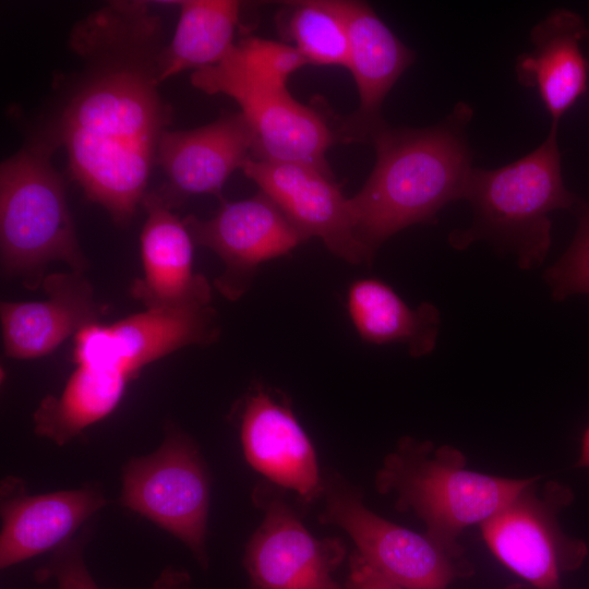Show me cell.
Instances as JSON below:
<instances>
[{"label":"cell","instance_id":"8fae6325","mask_svg":"<svg viewBox=\"0 0 589 589\" xmlns=\"http://www.w3.org/2000/svg\"><path fill=\"white\" fill-rule=\"evenodd\" d=\"M194 243L215 252L225 265L215 286L236 301L250 288L257 267L306 241L283 211L260 191L250 199L225 203L206 220L183 218Z\"/></svg>","mask_w":589,"mask_h":589},{"label":"cell","instance_id":"d6986e66","mask_svg":"<svg viewBox=\"0 0 589 589\" xmlns=\"http://www.w3.org/2000/svg\"><path fill=\"white\" fill-rule=\"evenodd\" d=\"M0 567L2 569L60 548L106 500L98 488L84 486L48 494L15 492L2 486Z\"/></svg>","mask_w":589,"mask_h":589},{"label":"cell","instance_id":"277c9868","mask_svg":"<svg viewBox=\"0 0 589 589\" xmlns=\"http://www.w3.org/2000/svg\"><path fill=\"white\" fill-rule=\"evenodd\" d=\"M464 454L450 445L402 437L375 478L376 490L395 495L399 512H411L434 540L461 548L460 533L515 498L532 480L502 478L467 469Z\"/></svg>","mask_w":589,"mask_h":589},{"label":"cell","instance_id":"7c38bea8","mask_svg":"<svg viewBox=\"0 0 589 589\" xmlns=\"http://www.w3.org/2000/svg\"><path fill=\"white\" fill-rule=\"evenodd\" d=\"M191 83L206 94H225L238 103L254 133L252 158L303 165L333 176L326 153L338 142L335 129L288 89L257 88L200 70L192 73Z\"/></svg>","mask_w":589,"mask_h":589},{"label":"cell","instance_id":"6da1fadb","mask_svg":"<svg viewBox=\"0 0 589 589\" xmlns=\"http://www.w3.org/2000/svg\"><path fill=\"white\" fill-rule=\"evenodd\" d=\"M156 84L135 70L108 71L82 88L62 116L73 178L118 224L128 223L142 203L164 132Z\"/></svg>","mask_w":589,"mask_h":589},{"label":"cell","instance_id":"f546056e","mask_svg":"<svg viewBox=\"0 0 589 589\" xmlns=\"http://www.w3.org/2000/svg\"><path fill=\"white\" fill-rule=\"evenodd\" d=\"M575 466L577 468H589V426L582 435L580 455Z\"/></svg>","mask_w":589,"mask_h":589},{"label":"cell","instance_id":"30bf717a","mask_svg":"<svg viewBox=\"0 0 589 589\" xmlns=\"http://www.w3.org/2000/svg\"><path fill=\"white\" fill-rule=\"evenodd\" d=\"M220 336L211 305L146 309L113 324L81 329L73 358L80 364L118 370L129 377L143 366L188 346H209Z\"/></svg>","mask_w":589,"mask_h":589},{"label":"cell","instance_id":"484cf974","mask_svg":"<svg viewBox=\"0 0 589 589\" xmlns=\"http://www.w3.org/2000/svg\"><path fill=\"white\" fill-rule=\"evenodd\" d=\"M574 212L578 218L575 237L564 254L543 274L556 301L589 294V205L580 200Z\"/></svg>","mask_w":589,"mask_h":589},{"label":"cell","instance_id":"e0dca14e","mask_svg":"<svg viewBox=\"0 0 589 589\" xmlns=\"http://www.w3.org/2000/svg\"><path fill=\"white\" fill-rule=\"evenodd\" d=\"M41 286L45 300L1 303L3 349L10 358L46 356L106 313L82 272L48 274Z\"/></svg>","mask_w":589,"mask_h":589},{"label":"cell","instance_id":"52a82bcc","mask_svg":"<svg viewBox=\"0 0 589 589\" xmlns=\"http://www.w3.org/2000/svg\"><path fill=\"white\" fill-rule=\"evenodd\" d=\"M569 486L533 480L481 525L490 551L534 589H562L564 574L578 569L588 555L581 539L568 536L560 515L574 501Z\"/></svg>","mask_w":589,"mask_h":589},{"label":"cell","instance_id":"ba28073f","mask_svg":"<svg viewBox=\"0 0 589 589\" xmlns=\"http://www.w3.org/2000/svg\"><path fill=\"white\" fill-rule=\"evenodd\" d=\"M120 500L182 541L201 566L207 567L209 479L187 435L171 431L154 453L130 460L123 470Z\"/></svg>","mask_w":589,"mask_h":589},{"label":"cell","instance_id":"83f0119b","mask_svg":"<svg viewBox=\"0 0 589 589\" xmlns=\"http://www.w3.org/2000/svg\"><path fill=\"white\" fill-rule=\"evenodd\" d=\"M345 589H401L371 566L358 551L349 558V576Z\"/></svg>","mask_w":589,"mask_h":589},{"label":"cell","instance_id":"4fadbf2b","mask_svg":"<svg viewBox=\"0 0 589 589\" xmlns=\"http://www.w3.org/2000/svg\"><path fill=\"white\" fill-rule=\"evenodd\" d=\"M242 171L306 240L320 238L334 255L350 264H372L356 236L349 197L334 176L303 165L254 158L244 163Z\"/></svg>","mask_w":589,"mask_h":589},{"label":"cell","instance_id":"cb8c5ba5","mask_svg":"<svg viewBox=\"0 0 589 589\" xmlns=\"http://www.w3.org/2000/svg\"><path fill=\"white\" fill-rule=\"evenodd\" d=\"M277 25L309 64L348 69L349 36L338 0L287 2Z\"/></svg>","mask_w":589,"mask_h":589},{"label":"cell","instance_id":"2e32d148","mask_svg":"<svg viewBox=\"0 0 589 589\" xmlns=\"http://www.w3.org/2000/svg\"><path fill=\"white\" fill-rule=\"evenodd\" d=\"M142 204L147 213L141 233L143 277L132 284V297L146 309L209 305L211 286L193 272L194 242L183 219L154 193H146Z\"/></svg>","mask_w":589,"mask_h":589},{"label":"cell","instance_id":"ac0fdd59","mask_svg":"<svg viewBox=\"0 0 589 589\" xmlns=\"http://www.w3.org/2000/svg\"><path fill=\"white\" fill-rule=\"evenodd\" d=\"M254 133L240 112L192 130L164 131L157 161L180 195H219L229 176L252 158Z\"/></svg>","mask_w":589,"mask_h":589},{"label":"cell","instance_id":"603a6c76","mask_svg":"<svg viewBox=\"0 0 589 589\" xmlns=\"http://www.w3.org/2000/svg\"><path fill=\"white\" fill-rule=\"evenodd\" d=\"M181 11L173 38L164 51L156 82L189 69L218 63L233 47L240 2L233 0H188Z\"/></svg>","mask_w":589,"mask_h":589},{"label":"cell","instance_id":"8992f818","mask_svg":"<svg viewBox=\"0 0 589 589\" xmlns=\"http://www.w3.org/2000/svg\"><path fill=\"white\" fill-rule=\"evenodd\" d=\"M324 479L322 524L344 529L360 555L401 589H447L472 567L462 548L447 546L388 521L368 509L362 494L338 474Z\"/></svg>","mask_w":589,"mask_h":589},{"label":"cell","instance_id":"ffe728a7","mask_svg":"<svg viewBox=\"0 0 589 589\" xmlns=\"http://www.w3.org/2000/svg\"><path fill=\"white\" fill-rule=\"evenodd\" d=\"M588 34L579 14L555 9L531 28L533 49L515 60L518 83L538 91L551 117V129L558 130L562 117L587 91L589 62L580 41Z\"/></svg>","mask_w":589,"mask_h":589},{"label":"cell","instance_id":"9a60e30c","mask_svg":"<svg viewBox=\"0 0 589 589\" xmlns=\"http://www.w3.org/2000/svg\"><path fill=\"white\" fill-rule=\"evenodd\" d=\"M349 36V67L359 93L358 109L340 119L335 132L341 142H370L386 125L385 97L413 63L414 52L362 1L338 0Z\"/></svg>","mask_w":589,"mask_h":589},{"label":"cell","instance_id":"3957f363","mask_svg":"<svg viewBox=\"0 0 589 589\" xmlns=\"http://www.w3.org/2000/svg\"><path fill=\"white\" fill-rule=\"evenodd\" d=\"M464 200L473 218L470 227L449 233L454 249L486 241L515 254L521 269L540 266L552 242L550 213L574 211L580 202L563 181L557 130L550 129L536 149L510 164L472 168Z\"/></svg>","mask_w":589,"mask_h":589},{"label":"cell","instance_id":"44dd1931","mask_svg":"<svg viewBox=\"0 0 589 589\" xmlns=\"http://www.w3.org/2000/svg\"><path fill=\"white\" fill-rule=\"evenodd\" d=\"M347 305L354 328L368 342L402 344L413 358L430 354L436 346L441 323L437 308L423 302L412 309L382 280L354 281Z\"/></svg>","mask_w":589,"mask_h":589},{"label":"cell","instance_id":"f1b7e54d","mask_svg":"<svg viewBox=\"0 0 589 589\" xmlns=\"http://www.w3.org/2000/svg\"><path fill=\"white\" fill-rule=\"evenodd\" d=\"M190 577L184 570L167 567L155 580L152 589H190Z\"/></svg>","mask_w":589,"mask_h":589},{"label":"cell","instance_id":"d4e9b609","mask_svg":"<svg viewBox=\"0 0 589 589\" xmlns=\"http://www.w3.org/2000/svg\"><path fill=\"white\" fill-rule=\"evenodd\" d=\"M292 45L249 36L235 44L218 63L202 70L208 75L265 89H287L288 77L308 65Z\"/></svg>","mask_w":589,"mask_h":589},{"label":"cell","instance_id":"5bb4252c","mask_svg":"<svg viewBox=\"0 0 589 589\" xmlns=\"http://www.w3.org/2000/svg\"><path fill=\"white\" fill-rule=\"evenodd\" d=\"M240 435L245 459L257 472L294 491L303 504L323 495L313 445L281 393L262 385L249 393Z\"/></svg>","mask_w":589,"mask_h":589},{"label":"cell","instance_id":"5b68a950","mask_svg":"<svg viewBox=\"0 0 589 589\" xmlns=\"http://www.w3.org/2000/svg\"><path fill=\"white\" fill-rule=\"evenodd\" d=\"M0 244L3 273L28 289L43 285L50 262L82 273L88 268L63 181L39 148L23 149L1 164Z\"/></svg>","mask_w":589,"mask_h":589},{"label":"cell","instance_id":"9c48e42d","mask_svg":"<svg viewBox=\"0 0 589 589\" xmlns=\"http://www.w3.org/2000/svg\"><path fill=\"white\" fill-rule=\"evenodd\" d=\"M259 485L262 524L248 542L243 565L251 589H341L333 579L346 549L340 539L312 536L275 489Z\"/></svg>","mask_w":589,"mask_h":589},{"label":"cell","instance_id":"4316f807","mask_svg":"<svg viewBox=\"0 0 589 589\" xmlns=\"http://www.w3.org/2000/svg\"><path fill=\"white\" fill-rule=\"evenodd\" d=\"M46 573L56 579L58 589H100L86 567L81 540L71 539L58 548Z\"/></svg>","mask_w":589,"mask_h":589},{"label":"cell","instance_id":"7a4b0ae2","mask_svg":"<svg viewBox=\"0 0 589 589\" xmlns=\"http://www.w3.org/2000/svg\"><path fill=\"white\" fill-rule=\"evenodd\" d=\"M472 116V107L459 101L434 125L386 124L371 137L376 161L349 204L356 236L372 259L395 233L436 224L444 206L465 199L473 168L466 133Z\"/></svg>","mask_w":589,"mask_h":589},{"label":"cell","instance_id":"7402d4cb","mask_svg":"<svg viewBox=\"0 0 589 589\" xmlns=\"http://www.w3.org/2000/svg\"><path fill=\"white\" fill-rule=\"evenodd\" d=\"M129 378L118 370L77 365L62 393L39 404L33 416L35 433L67 444L117 407Z\"/></svg>","mask_w":589,"mask_h":589}]
</instances>
